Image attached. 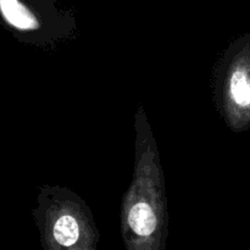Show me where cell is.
Returning <instances> with one entry per match:
<instances>
[{"instance_id": "obj_2", "label": "cell", "mask_w": 250, "mask_h": 250, "mask_svg": "<svg viewBox=\"0 0 250 250\" xmlns=\"http://www.w3.org/2000/svg\"><path fill=\"white\" fill-rule=\"evenodd\" d=\"M41 250H98L100 233L87 203L70 188L43 185L32 210Z\"/></svg>"}, {"instance_id": "obj_1", "label": "cell", "mask_w": 250, "mask_h": 250, "mask_svg": "<svg viewBox=\"0 0 250 250\" xmlns=\"http://www.w3.org/2000/svg\"><path fill=\"white\" fill-rule=\"evenodd\" d=\"M134 120L133 177L121 202V237L125 250H166L168 211L160 153L142 105Z\"/></svg>"}, {"instance_id": "obj_3", "label": "cell", "mask_w": 250, "mask_h": 250, "mask_svg": "<svg viewBox=\"0 0 250 250\" xmlns=\"http://www.w3.org/2000/svg\"><path fill=\"white\" fill-rule=\"evenodd\" d=\"M215 103L234 133L250 128V34L232 42L215 71Z\"/></svg>"}, {"instance_id": "obj_4", "label": "cell", "mask_w": 250, "mask_h": 250, "mask_svg": "<svg viewBox=\"0 0 250 250\" xmlns=\"http://www.w3.org/2000/svg\"><path fill=\"white\" fill-rule=\"evenodd\" d=\"M5 27L29 44L48 45L67 38L75 21L53 0H0Z\"/></svg>"}]
</instances>
